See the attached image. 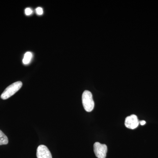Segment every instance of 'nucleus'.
Wrapping results in <instances>:
<instances>
[{
	"label": "nucleus",
	"instance_id": "nucleus-8",
	"mask_svg": "<svg viewBox=\"0 0 158 158\" xmlns=\"http://www.w3.org/2000/svg\"><path fill=\"white\" fill-rule=\"evenodd\" d=\"M36 12L38 15H41L43 13V9L40 7H38L36 9Z\"/></svg>",
	"mask_w": 158,
	"mask_h": 158
},
{
	"label": "nucleus",
	"instance_id": "nucleus-2",
	"mask_svg": "<svg viewBox=\"0 0 158 158\" xmlns=\"http://www.w3.org/2000/svg\"><path fill=\"white\" fill-rule=\"evenodd\" d=\"M22 82L21 81L15 82L9 85L2 93L1 96V98L6 100L11 97L22 88Z\"/></svg>",
	"mask_w": 158,
	"mask_h": 158
},
{
	"label": "nucleus",
	"instance_id": "nucleus-4",
	"mask_svg": "<svg viewBox=\"0 0 158 158\" xmlns=\"http://www.w3.org/2000/svg\"><path fill=\"white\" fill-rule=\"evenodd\" d=\"M139 122L138 117L135 115H131L126 117L125 121V125L131 129H135L139 125Z\"/></svg>",
	"mask_w": 158,
	"mask_h": 158
},
{
	"label": "nucleus",
	"instance_id": "nucleus-9",
	"mask_svg": "<svg viewBox=\"0 0 158 158\" xmlns=\"http://www.w3.org/2000/svg\"><path fill=\"white\" fill-rule=\"evenodd\" d=\"M32 12H33V11H32V9H30V8H27L25 9V14L26 15H31L32 14Z\"/></svg>",
	"mask_w": 158,
	"mask_h": 158
},
{
	"label": "nucleus",
	"instance_id": "nucleus-3",
	"mask_svg": "<svg viewBox=\"0 0 158 158\" xmlns=\"http://www.w3.org/2000/svg\"><path fill=\"white\" fill-rule=\"evenodd\" d=\"M94 151L98 158H106L107 152V147L106 144L96 142L94 144Z\"/></svg>",
	"mask_w": 158,
	"mask_h": 158
},
{
	"label": "nucleus",
	"instance_id": "nucleus-1",
	"mask_svg": "<svg viewBox=\"0 0 158 158\" xmlns=\"http://www.w3.org/2000/svg\"><path fill=\"white\" fill-rule=\"evenodd\" d=\"M82 100L85 110L88 112H91L94 108V102L91 92L85 90L82 94Z\"/></svg>",
	"mask_w": 158,
	"mask_h": 158
},
{
	"label": "nucleus",
	"instance_id": "nucleus-6",
	"mask_svg": "<svg viewBox=\"0 0 158 158\" xmlns=\"http://www.w3.org/2000/svg\"><path fill=\"white\" fill-rule=\"evenodd\" d=\"M9 143L8 137L0 130V145L7 144Z\"/></svg>",
	"mask_w": 158,
	"mask_h": 158
},
{
	"label": "nucleus",
	"instance_id": "nucleus-10",
	"mask_svg": "<svg viewBox=\"0 0 158 158\" xmlns=\"http://www.w3.org/2000/svg\"><path fill=\"white\" fill-rule=\"evenodd\" d=\"M140 123L141 125H144L146 123V121H144V120H141L140 122Z\"/></svg>",
	"mask_w": 158,
	"mask_h": 158
},
{
	"label": "nucleus",
	"instance_id": "nucleus-5",
	"mask_svg": "<svg viewBox=\"0 0 158 158\" xmlns=\"http://www.w3.org/2000/svg\"><path fill=\"white\" fill-rule=\"evenodd\" d=\"M37 158H52L49 150L44 145H39L37 148Z\"/></svg>",
	"mask_w": 158,
	"mask_h": 158
},
{
	"label": "nucleus",
	"instance_id": "nucleus-7",
	"mask_svg": "<svg viewBox=\"0 0 158 158\" xmlns=\"http://www.w3.org/2000/svg\"><path fill=\"white\" fill-rule=\"evenodd\" d=\"M32 57V54L31 52H27L25 54L23 59V64L27 65L31 61V58Z\"/></svg>",
	"mask_w": 158,
	"mask_h": 158
}]
</instances>
